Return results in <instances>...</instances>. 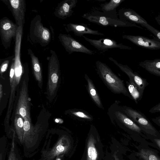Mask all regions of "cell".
Wrapping results in <instances>:
<instances>
[{
    "label": "cell",
    "mask_w": 160,
    "mask_h": 160,
    "mask_svg": "<svg viewBox=\"0 0 160 160\" xmlns=\"http://www.w3.org/2000/svg\"><path fill=\"white\" fill-rule=\"evenodd\" d=\"M13 56L10 57L4 60L0 66V74L1 76L7 70L10 60L14 58Z\"/></svg>",
    "instance_id": "29"
},
{
    "label": "cell",
    "mask_w": 160,
    "mask_h": 160,
    "mask_svg": "<svg viewBox=\"0 0 160 160\" xmlns=\"http://www.w3.org/2000/svg\"><path fill=\"white\" fill-rule=\"evenodd\" d=\"M108 114L112 122L129 130L138 134H141L142 132L139 127L123 112L120 106L117 103H114L109 108Z\"/></svg>",
    "instance_id": "7"
},
{
    "label": "cell",
    "mask_w": 160,
    "mask_h": 160,
    "mask_svg": "<svg viewBox=\"0 0 160 160\" xmlns=\"http://www.w3.org/2000/svg\"><path fill=\"white\" fill-rule=\"evenodd\" d=\"M2 85L1 84H0V101H1V99H2Z\"/></svg>",
    "instance_id": "36"
},
{
    "label": "cell",
    "mask_w": 160,
    "mask_h": 160,
    "mask_svg": "<svg viewBox=\"0 0 160 160\" xmlns=\"http://www.w3.org/2000/svg\"><path fill=\"white\" fill-rule=\"evenodd\" d=\"M85 40L99 51H106L112 48H119L121 49L131 50V47L125 45L122 43H118L114 40L109 38H101L98 40L92 39L82 36Z\"/></svg>",
    "instance_id": "13"
},
{
    "label": "cell",
    "mask_w": 160,
    "mask_h": 160,
    "mask_svg": "<svg viewBox=\"0 0 160 160\" xmlns=\"http://www.w3.org/2000/svg\"><path fill=\"white\" fill-rule=\"evenodd\" d=\"M66 31L68 32H72L75 35L81 37L84 34L104 36V34L98 30H92L88 27L86 24L69 23L63 24Z\"/></svg>",
    "instance_id": "16"
},
{
    "label": "cell",
    "mask_w": 160,
    "mask_h": 160,
    "mask_svg": "<svg viewBox=\"0 0 160 160\" xmlns=\"http://www.w3.org/2000/svg\"><path fill=\"white\" fill-rule=\"evenodd\" d=\"M77 0H64L61 2L55 10V16L62 19L70 17L74 12L73 9L76 6Z\"/></svg>",
    "instance_id": "18"
},
{
    "label": "cell",
    "mask_w": 160,
    "mask_h": 160,
    "mask_svg": "<svg viewBox=\"0 0 160 160\" xmlns=\"http://www.w3.org/2000/svg\"><path fill=\"white\" fill-rule=\"evenodd\" d=\"M70 142L69 138L66 136L61 137L53 148L46 154L44 160H52L56 157L65 153L69 150Z\"/></svg>",
    "instance_id": "17"
},
{
    "label": "cell",
    "mask_w": 160,
    "mask_h": 160,
    "mask_svg": "<svg viewBox=\"0 0 160 160\" xmlns=\"http://www.w3.org/2000/svg\"><path fill=\"white\" fill-rule=\"evenodd\" d=\"M97 72L106 86L112 92L122 94L132 100L123 81L118 77L105 63L98 61L96 62Z\"/></svg>",
    "instance_id": "1"
},
{
    "label": "cell",
    "mask_w": 160,
    "mask_h": 160,
    "mask_svg": "<svg viewBox=\"0 0 160 160\" xmlns=\"http://www.w3.org/2000/svg\"><path fill=\"white\" fill-rule=\"evenodd\" d=\"M151 119L153 122L160 127V116L152 118Z\"/></svg>",
    "instance_id": "33"
},
{
    "label": "cell",
    "mask_w": 160,
    "mask_h": 160,
    "mask_svg": "<svg viewBox=\"0 0 160 160\" xmlns=\"http://www.w3.org/2000/svg\"><path fill=\"white\" fill-rule=\"evenodd\" d=\"M71 114L79 119L92 120L93 118L92 117L86 112L79 110H71L70 111Z\"/></svg>",
    "instance_id": "28"
},
{
    "label": "cell",
    "mask_w": 160,
    "mask_h": 160,
    "mask_svg": "<svg viewBox=\"0 0 160 160\" xmlns=\"http://www.w3.org/2000/svg\"><path fill=\"white\" fill-rule=\"evenodd\" d=\"M28 54L31 59L32 68L33 74L41 89L42 85V75L40 63L38 58L33 53L31 49H28Z\"/></svg>",
    "instance_id": "20"
},
{
    "label": "cell",
    "mask_w": 160,
    "mask_h": 160,
    "mask_svg": "<svg viewBox=\"0 0 160 160\" xmlns=\"http://www.w3.org/2000/svg\"><path fill=\"white\" fill-rule=\"evenodd\" d=\"M154 141L156 144L160 148V138H155L154 139Z\"/></svg>",
    "instance_id": "34"
},
{
    "label": "cell",
    "mask_w": 160,
    "mask_h": 160,
    "mask_svg": "<svg viewBox=\"0 0 160 160\" xmlns=\"http://www.w3.org/2000/svg\"><path fill=\"white\" fill-rule=\"evenodd\" d=\"M109 59L113 62L128 77L129 79L143 93L144 90L149 83L147 79L142 77L137 72H134L127 65H123L118 62L112 57Z\"/></svg>",
    "instance_id": "12"
},
{
    "label": "cell",
    "mask_w": 160,
    "mask_h": 160,
    "mask_svg": "<svg viewBox=\"0 0 160 160\" xmlns=\"http://www.w3.org/2000/svg\"><path fill=\"white\" fill-rule=\"evenodd\" d=\"M2 1L11 11L18 26H23L25 22L26 2L25 0H8Z\"/></svg>",
    "instance_id": "11"
},
{
    "label": "cell",
    "mask_w": 160,
    "mask_h": 160,
    "mask_svg": "<svg viewBox=\"0 0 160 160\" xmlns=\"http://www.w3.org/2000/svg\"><path fill=\"white\" fill-rule=\"evenodd\" d=\"M41 20L40 15H37L32 20L29 38L33 43H38L45 47L50 42L51 35L49 30L44 26Z\"/></svg>",
    "instance_id": "4"
},
{
    "label": "cell",
    "mask_w": 160,
    "mask_h": 160,
    "mask_svg": "<svg viewBox=\"0 0 160 160\" xmlns=\"http://www.w3.org/2000/svg\"><path fill=\"white\" fill-rule=\"evenodd\" d=\"M138 65L151 74L160 77V58L146 60L139 62Z\"/></svg>",
    "instance_id": "21"
},
{
    "label": "cell",
    "mask_w": 160,
    "mask_h": 160,
    "mask_svg": "<svg viewBox=\"0 0 160 160\" xmlns=\"http://www.w3.org/2000/svg\"><path fill=\"white\" fill-rule=\"evenodd\" d=\"M82 17L90 22L103 26L117 27H136L142 29L136 24L127 21H122L110 17L100 12H93L84 14Z\"/></svg>",
    "instance_id": "5"
},
{
    "label": "cell",
    "mask_w": 160,
    "mask_h": 160,
    "mask_svg": "<svg viewBox=\"0 0 160 160\" xmlns=\"http://www.w3.org/2000/svg\"><path fill=\"white\" fill-rule=\"evenodd\" d=\"M119 19L132 23L138 24L145 28L148 24V22L133 10L122 8L118 12Z\"/></svg>",
    "instance_id": "15"
},
{
    "label": "cell",
    "mask_w": 160,
    "mask_h": 160,
    "mask_svg": "<svg viewBox=\"0 0 160 160\" xmlns=\"http://www.w3.org/2000/svg\"><path fill=\"white\" fill-rule=\"evenodd\" d=\"M24 119L19 114L15 115L14 125L18 138L21 143L22 142L23 134Z\"/></svg>",
    "instance_id": "26"
},
{
    "label": "cell",
    "mask_w": 160,
    "mask_h": 160,
    "mask_svg": "<svg viewBox=\"0 0 160 160\" xmlns=\"http://www.w3.org/2000/svg\"><path fill=\"white\" fill-rule=\"evenodd\" d=\"M85 78L87 83L88 92L91 98L98 107L103 109L99 96L92 80L86 74L85 75Z\"/></svg>",
    "instance_id": "22"
},
{
    "label": "cell",
    "mask_w": 160,
    "mask_h": 160,
    "mask_svg": "<svg viewBox=\"0 0 160 160\" xmlns=\"http://www.w3.org/2000/svg\"><path fill=\"white\" fill-rule=\"evenodd\" d=\"M122 37L142 48L152 50L160 49V40L156 37L150 39L143 36L130 35H124Z\"/></svg>",
    "instance_id": "14"
},
{
    "label": "cell",
    "mask_w": 160,
    "mask_h": 160,
    "mask_svg": "<svg viewBox=\"0 0 160 160\" xmlns=\"http://www.w3.org/2000/svg\"><path fill=\"white\" fill-rule=\"evenodd\" d=\"M125 0H110L109 2L100 5L101 10L103 13L108 16L118 15L116 12V8Z\"/></svg>",
    "instance_id": "23"
},
{
    "label": "cell",
    "mask_w": 160,
    "mask_h": 160,
    "mask_svg": "<svg viewBox=\"0 0 160 160\" xmlns=\"http://www.w3.org/2000/svg\"><path fill=\"white\" fill-rule=\"evenodd\" d=\"M127 88L130 95L132 100L136 104L142 99L143 93H142L136 86L129 79L126 82Z\"/></svg>",
    "instance_id": "25"
},
{
    "label": "cell",
    "mask_w": 160,
    "mask_h": 160,
    "mask_svg": "<svg viewBox=\"0 0 160 160\" xmlns=\"http://www.w3.org/2000/svg\"><path fill=\"white\" fill-rule=\"evenodd\" d=\"M157 23L160 26V13L155 17Z\"/></svg>",
    "instance_id": "35"
},
{
    "label": "cell",
    "mask_w": 160,
    "mask_h": 160,
    "mask_svg": "<svg viewBox=\"0 0 160 160\" xmlns=\"http://www.w3.org/2000/svg\"><path fill=\"white\" fill-rule=\"evenodd\" d=\"M95 143L96 141L94 137L92 134H91L87 141V160H97L98 153Z\"/></svg>",
    "instance_id": "24"
},
{
    "label": "cell",
    "mask_w": 160,
    "mask_h": 160,
    "mask_svg": "<svg viewBox=\"0 0 160 160\" xmlns=\"http://www.w3.org/2000/svg\"><path fill=\"white\" fill-rule=\"evenodd\" d=\"M10 81L11 86V92L8 110L5 119V124H8L10 115L13 106L14 101L16 98L15 96L16 89L18 85L15 77V69L14 59L11 63L10 71Z\"/></svg>",
    "instance_id": "19"
},
{
    "label": "cell",
    "mask_w": 160,
    "mask_h": 160,
    "mask_svg": "<svg viewBox=\"0 0 160 160\" xmlns=\"http://www.w3.org/2000/svg\"><path fill=\"white\" fill-rule=\"evenodd\" d=\"M149 112L151 113L160 112V102L151 108Z\"/></svg>",
    "instance_id": "31"
},
{
    "label": "cell",
    "mask_w": 160,
    "mask_h": 160,
    "mask_svg": "<svg viewBox=\"0 0 160 160\" xmlns=\"http://www.w3.org/2000/svg\"><path fill=\"white\" fill-rule=\"evenodd\" d=\"M138 155L143 160H160V158L154 152L147 149H141Z\"/></svg>",
    "instance_id": "27"
},
{
    "label": "cell",
    "mask_w": 160,
    "mask_h": 160,
    "mask_svg": "<svg viewBox=\"0 0 160 160\" xmlns=\"http://www.w3.org/2000/svg\"><path fill=\"white\" fill-rule=\"evenodd\" d=\"M8 160H17L16 154L14 152L13 148H12L10 152Z\"/></svg>",
    "instance_id": "32"
},
{
    "label": "cell",
    "mask_w": 160,
    "mask_h": 160,
    "mask_svg": "<svg viewBox=\"0 0 160 160\" xmlns=\"http://www.w3.org/2000/svg\"><path fill=\"white\" fill-rule=\"evenodd\" d=\"M114 160H120L117 155L115 154L113 155Z\"/></svg>",
    "instance_id": "37"
},
{
    "label": "cell",
    "mask_w": 160,
    "mask_h": 160,
    "mask_svg": "<svg viewBox=\"0 0 160 160\" xmlns=\"http://www.w3.org/2000/svg\"><path fill=\"white\" fill-rule=\"evenodd\" d=\"M56 160H61V159L60 158H57L56 159Z\"/></svg>",
    "instance_id": "38"
},
{
    "label": "cell",
    "mask_w": 160,
    "mask_h": 160,
    "mask_svg": "<svg viewBox=\"0 0 160 160\" xmlns=\"http://www.w3.org/2000/svg\"><path fill=\"white\" fill-rule=\"evenodd\" d=\"M120 107L123 112L139 127L142 132L151 135L157 136L158 132L143 113L130 107Z\"/></svg>",
    "instance_id": "6"
},
{
    "label": "cell",
    "mask_w": 160,
    "mask_h": 160,
    "mask_svg": "<svg viewBox=\"0 0 160 160\" xmlns=\"http://www.w3.org/2000/svg\"><path fill=\"white\" fill-rule=\"evenodd\" d=\"M28 71L25 72L20 83V87L17 89L15 99H17L15 115H21L24 120L31 121L30 102L28 93Z\"/></svg>",
    "instance_id": "3"
},
{
    "label": "cell",
    "mask_w": 160,
    "mask_h": 160,
    "mask_svg": "<svg viewBox=\"0 0 160 160\" xmlns=\"http://www.w3.org/2000/svg\"><path fill=\"white\" fill-rule=\"evenodd\" d=\"M18 26L7 17L0 21V36L2 44L7 49L11 45L12 38H15Z\"/></svg>",
    "instance_id": "9"
},
{
    "label": "cell",
    "mask_w": 160,
    "mask_h": 160,
    "mask_svg": "<svg viewBox=\"0 0 160 160\" xmlns=\"http://www.w3.org/2000/svg\"><path fill=\"white\" fill-rule=\"evenodd\" d=\"M145 28L151 32L158 39L160 40V31L156 29L149 24H148Z\"/></svg>",
    "instance_id": "30"
},
{
    "label": "cell",
    "mask_w": 160,
    "mask_h": 160,
    "mask_svg": "<svg viewBox=\"0 0 160 160\" xmlns=\"http://www.w3.org/2000/svg\"><path fill=\"white\" fill-rule=\"evenodd\" d=\"M39 121H37L34 126L31 120H25L23 127V134L22 142L28 147L35 141L38 136L42 130V121L43 119L40 117Z\"/></svg>",
    "instance_id": "10"
},
{
    "label": "cell",
    "mask_w": 160,
    "mask_h": 160,
    "mask_svg": "<svg viewBox=\"0 0 160 160\" xmlns=\"http://www.w3.org/2000/svg\"><path fill=\"white\" fill-rule=\"evenodd\" d=\"M48 57V80L47 88L48 99L51 101L56 97L60 83V70L59 60L55 51L50 50Z\"/></svg>",
    "instance_id": "2"
},
{
    "label": "cell",
    "mask_w": 160,
    "mask_h": 160,
    "mask_svg": "<svg viewBox=\"0 0 160 160\" xmlns=\"http://www.w3.org/2000/svg\"><path fill=\"white\" fill-rule=\"evenodd\" d=\"M58 38L66 51L70 54L74 52H79L90 55L94 52L88 48L75 39L69 34L60 33Z\"/></svg>",
    "instance_id": "8"
}]
</instances>
